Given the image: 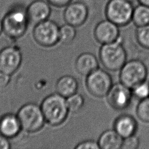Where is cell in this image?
<instances>
[{"label": "cell", "instance_id": "1", "mask_svg": "<svg viewBox=\"0 0 149 149\" xmlns=\"http://www.w3.org/2000/svg\"><path fill=\"white\" fill-rule=\"evenodd\" d=\"M40 107L45 122L52 126L62 124L69 112L66 98L57 93L46 97L42 100Z\"/></svg>", "mask_w": 149, "mask_h": 149}, {"label": "cell", "instance_id": "2", "mask_svg": "<svg viewBox=\"0 0 149 149\" xmlns=\"http://www.w3.org/2000/svg\"><path fill=\"white\" fill-rule=\"evenodd\" d=\"M3 31L9 38L17 39L24 35L29 23L26 8L21 5L12 7L4 16Z\"/></svg>", "mask_w": 149, "mask_h": 149}, {"label": "cell", "instance_id": "3", "mask_svg": "<svg viewBox=\"0 0 149 149\" xmlns=\"http://www.w3.org/2000/svg\"><path fill=\"white\" fill-rule=\"evenodd\" d=\"M99 59L106 70H120L127 61V52L121 37L114 42L102 44L99 50Z\"/></svg>", "mask_w": 149, "mask_h": 149}, {"label": "cell", "instance_id": "4", "mask_svg": "<svg viewBox=\"0 0 149 149\" xmlns=\"http://www.w3.org/2000/svg\"><path fill=\"white\" fill-rule=\"evenodd\" d=\"M22 129L28 133L40 130L45 122L40 106L35 103L23 105L17 113Z\"/></svg>", "mask_w": 149, "mask_h": 149}, {"label": "cell", "instance_id": "5", "mask_svg": "<svg viewBox=\"0 0 149 149\" xmlns=\"http://www.w3.org/2000/svg\"><path fill=\"white\" fill-rule=\"evenodd\" d=\"M148 70L146 64L138 59L127 61L119 70L120 82L133 88L147 79Z\"/></svg>", "mask_w": 149, "mask_h": 149}, {"label": "cell", "instance_id": "6", "mask_svg": "<svg viewBox=\"0 0 149 149\" xmlns=\"http://www.w3.org/2000/svg\"><path fill=\"white\" fill-rule=\"evenodd\" d=\"M134 6L126 0H108L105 7L106 19L119 27H124L132 22Z\"/></svg>", "mask_w": 149, "mask_h": 149}, {"label": "cell", "instance_id": "7", "mask_svg": "<svg viewBox=\"0 0 149 149\" xmlns=\"http://www.w3.org/2000/svg\"><path fill=\"white\" fill-rule=\"evenodd\" d=\"M86 77V86L90 94L97 98L106 97L113 84L107 71L98 68Z\"/></svg>", "mask_w": 149, "mask_h": 149}, {"label": "cell", "instance_id": "8", "mask_svg": "<svg viewBox=\"0 0 149 149\" xmlns=\"http://www.w3.org/2000/svg\"><path fill=\"white\" fill-rule=\"evenodd\" d=\"M33 35L40 46L53 47L59 42V27L56 22L47 19L35 24Z\"/></svg>", "mask_w": 149, "mask_h": 149}, {"label": "cell", "instance_id": "9", "mask_svg": "<svg viewBox=\"0 0 149 149\" xmlns=\"http://www.w3.org/2000/svg\"><path fill=\"white\" fill-rule=\"evenodd\" d=\"M106 97L109 105L116 111L128 108L133 97L132 89L121 82L113 84Z\"/></svg>", "mask_w": 149, "mask_h": 149}, {"label": "cell", "instance_id": "10", "mask_svg": "<svg viewBox=\"0 0 149 149\" xmlns=\"http://www.w3.org/2000/svg\"><path fill=\"white\" fill-rule=\"evenodd\" d=\"M88 14L89 10L87 5L82 1H77L71 2L65 7L63 17L66 23L76 28L85 23Z\"/></svg>", "mask_w": 149, "mask_h": 149}, {"label": "cell", "instance_id": "11", "mask_svg": "<svg viewBox=\"0 0 149 149\" xmlns=\"http://www.w3.org/2000/svg\"><path fill=\"white\" fill-rule=\"evenodd\" d=\"M22 56L15 47L8 46L0 51V72L12 75L17 71L22 63Z\"/></svg>", "mask_w": 149, "mask_h": 149}, {"label": "cell", "instance_id": "12", "mask_svg": "<svg viewBox=\"0 0 149 149\" xmlns=\"http://www.w3.org/2000/svg\"><path fill=\"white\" fill-rule=\"evenodd\" d=\"M118 25L106 19L99 22L94 29V36L101 44H105L118 40L120 37V30Z\"/></svg>", "mask_w": 149, "mask_h": 149}, {"label": "cell", "instance_id": "13", "mask_svg": "<svg viewBox=\"0 0 149 149\" xmlns=\"http://www.w3.org/2000/svg\"><path fill=\"white\" fill-rule=\"evenodd\" d=\"M47 1L35 0L26 8L29 23L36 24L48 19L51 9Z\"/></svg>", "mask_w": 149, "mask_h": 149}, {"label": "cell", "instance_id": "14", "mask_svg": "<svg viewBox=\"0 0 149 149\" xmlns=\"http://www.w3.org/2000/svg\"><path fill=\"white\" fill-rule=\"evenodd\" d=\"M113 129L123 138L136 134L138 123L131 115L123 113L118 116L113 123Z\"/></svg>", "mask_w": 149, "mask_h": 149}, {"label": "cell", "instance_id": "15", "mask_svg": "<svg viewBox=\"0 0 149 149\" xmlns=\"http://www.w3.org/2000/svg\"><path fill=\"white\" fill-rule=\"evenodd\" d=\"M17 115L6 113L0 117V134L12 139L17 136L22 130Z\"/></svg>", "mask_w": 149, "mask_h": 149}, {"label": "cell", "instance_id": "16", "mask_svg": "<svg viewBox=\"0 0 149 149\" xmlns=\"http://www.w3.org/2000/svg\"><path fill=\"white\" fill-rule=\"evenodd\" d=\"M74 67L77 72L86 76L99 68V62L96 56L91 52H83L76 59Z\"/></svg>", "mask_w": 149, "mask_h": 149}, {"label": "cell", "instance_id": "17", "mask_svg": "<svg viewBox=\"0 0 149 149\" xmlns=\"http://www.w3.org/2000/svg\"><path fill=\"white\" fill-rule=\"evenodd\" d=\"M123 138L113 129L103 132L97 141L100 149H120Z\"/></svg>", "mask_w": 149, "mask_h": 149}, {"label": "cell", "instance_id": "18", "mask_svg": "<svg viewBox=\"0 0 149 149\" xmlns=\"http://www.w3.org/2000/svg\"><path fill=\"white\" fill-rule=\"evenodd\" d=\"M79 83L77 79L70 75L61 76L56 81L55 88L56 93L65 98L77 93Z\"/></svg>", "mask_w": 149, "mask_h": 149}, {"label": "cell", "instance_id": "19", "mask_svg": "<svg viewBox=\"0 0 149 149\" xmlns=\"http://www.w3.org/2000/svg\"><path fill=\"white\" fill-rule=\"evenodd\" d=\"M132 22L137 27L149 24V6L141 3L134 6Z\"/></svg>", "mask_w": 149, "mask_h": 149}, {"label": "cell", "instance_id": "20", "mask_svg": "<svg viewBox=\"0 0 149 149\" xmlns=\"http://www.w3.org/2000/svg\"><path fill=\"white\" fill-rule=\"evenodd\" d=\"M76 36V27L68 23L59 27V41L64 44L73 42Z\"/></svg>", "mask_w": 149, "mask_h": 149}, {"label": "cell", "instance_id": "21", "mask_svg": "<svg viewBox=\"0 0 149 149\" xmlns=\"http://www.w3.org/2000/svg\"><path fill=\"white\" fill-rule=\"evenodd\" d=\"M66 99L69 111L70 112L77 113L81 110L84 105L85 101L83 96L77 93L72 94Z\"/></svg>", "mask_w": 149, "mask_h": 149}, {"label": "cell", "instance_id": "22", "mask_svg": "<svg viewBox=\"0 0 149 149\" xmlns=\"http://www.w3.org/2000/svg\"><path fill=\"white\" fill-rule=\"evenodd\" d=\"M135 37L141 47L149 50V24L137 27L135 31Z\"/></svg>", "mask_w": 149, "mask_h": 149}, {"label": "cell", "instance_id": "23", "mask_svg": "<svg viewBox=\"0 0 149 149\" xmlns=\"http://www.w3.org/2000/svg\"><path fill=\"white\" fill-rule=\"evenodd\" d=\"M136 113L141 121L149 123V97L139 100L136 107Z\"/></svg>", "mask_w": 149, "mask_h": 149}, {"label": "cell", "instance_id": "24", "mask_svg": "<svg viewBox=\"0 0 149 149\" xmlns=\"http://www.w3.org/2000/svg\"><path fill=\"white\" fill-rule=\"evenodd\" d=\"M133 97L141 100L149 97V82L147 80L132 88Z\"/></svg>", "mask_w": 149, "mask_h": 149}, {"label": "cell", "instance_id": "25", "mask_svg": "<svg viewBox=\"0 0 149 149\" xmlns=\"http://www.w3.org/2000/svg\"><path fill=\"white\" fill-rule=\"evenodd\" d=\"M140 145L139 138L136 135H132L123 139L121 148L122 149H137Z\"/></svg>", "mask_w": 149, "mask_h": 149}, {"label": "cell", "instance_id": "26", "mask_svg": "<svg viewBox=\"0 0 149 149\" xmlns=\"http://www.w3.org/2000/svg\"><path fill=\"white\" fill-rule=\"evenodd\" d=\"M75 149H100L97 141L93 140H84L78 143L75 147Z\"/></svg>", "mask_w": 149, "mask_h": 149}, {"label": "cell", "instance_id": "27", "mask_svg": "<svg viewBox=\"0 0 149 149\" xmlns=\"http://www.w3.org/2000/svg\"><path fill=\"white\" fill-rule=\"evenodd\" d=\"M52 6L57 8H63L69 4L73 0H47Z\"/></svg>", "mask_w": 149, "mask_h": 149}, {"label": "cell", "instance_id": "28", "mask_svg": "<svg viewBox=\"0 0 149 149\" xmlns=\"http://www.w3.org/2000/svg\"><path fill=\"white\" fill-rule=\"evenodd\" d=\"M10 81V75L0 72V88L6 87Z\"/></svg>", "mask_w": 149, "mask_h": 149}, {"label": "cell", "instance_id": "29", "mask_svg": "<svg viewBox=\"0 0 149 149\" xmlns=\"http://www.w3.org/2000/svg\"><path fill=\"white\" fill-rule=\"evenodd\" d=\"M8 139L0 134V149H9L10 148V144Z\"/></svg>", "mask_w": 149, "mask_h": 149}, {"label": "cell", "instance_id": "30", "mask_svg": "<svg viewBox=\"0 0 149 149\" xmlns=\"http://www.w3.org/2000/svg\"><path fill=\"white\" fill-rule=\"evenodd\" d=\"M139 3L145 5L149 6V0H137Z\"/></svg>", "mask_w": 149, "mask_h": 149}, {"label": "cell", "instance_id": "31", "mask_svg": "<svg viewBox=\"0 0 149 149\" xmlns=\"http://www.w3.org/2000/svg\"><path fill=\"white\" fill-rule=\"evenodd\" d=\"M3 31V26H2V21L0 19V35Z\"/></svg>", "mask_w": 149, "mask_h": 149}, {"label": "cell", "instance_id": "32", "mask_svg": "<svg viewBox=\"0 0 149 149\" xmlns=\"http://www.w3.org/2000/svg\"><path fill=\"white\" fill-rule=\"evenodd\" d=\"M126 1H128V2H130L132 3H134L135 2L137 1V0H126Z\"/></svg>", "mask_w": 149, "mask_h": 149}]
</instances>
